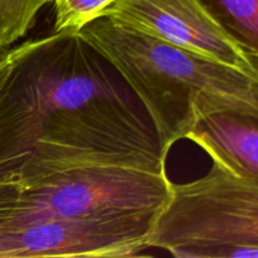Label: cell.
I'll use <instances>...</instances> for the list:
<instances>
[{
	"mask_svg": "<svg viewBox=\"0 0 258 258\" xmlns=\"http://www.w3.org/2000/svg\"><path fill=\"white\" fill-rule=\"evenodd\" d=\"M185 139L224 170L258 179V97L202 93L196 102V121Z\"/></svg>",
	"mask_w": 258,
	"mask_h": 258,
	"instance_id": "52a82bcc",
	"label": "cell"
},
{
	"mask_svg": "<svg viewBox=\"0 0 258 258\" xmlns=\"http://www.w3.org/2000/svg\"><path fill=\"white\" fill-rule=\"evenodd\" d=\"M113 0H50L54 7L53 33L78 32L96 19Z\"/></svg>",
	"mask_w": 258,
	"mask_h": 258,
	"instance_id": "30bf717a",
	"label": "cell"
},
{
	"mask_svg": "<svg viewBox=\"0 0 258 258\" xmlns=\"http://www.w3.org/2000/svg\"><path fill=\"white\" fill-rule=\"evenodd\" d=\"M160 213L53 219L0 228V258L138 256L148 248L146 241Z\"/></svg>",
	"mask_w": 258,
	"mask_h": 258,
	"instance_id": "5b68a950",
	"label": "cell"
},
{
	"mask_svg": "<svg viewBox=\"0 0 258 258\" xmlns=\"http://www.w3.org/2000/svg\"><path fill=\"white\" fill-rule=\"evenodd\" d=\"M22 193V186L13 181H0V226L15 209Z\"/></svg>",
	"mask_w": 258,
	"mask_h": 258,
	"instance_id": "7c38bea8",
	"label": "cell"
},
{
	"mask_svg": "<svg viewBox=\"0 0 258 258\" xmlns=\"http://www.w3.org/2000/svg\"><path fill=\"white\" fill-rule=\"evenodd\" d=\"M50 0H0V52L24 37Z\"/></svg>",
	"mask_w": 258,
	"mask_h": 258,
	"instance_id": "9c48e42d",
	"label": "cell"
},
{
	"mask_svg": "<svg viewBox=\"0 0 258 258\" xmlns=\"http://www.w3.org/2000/svg\"><path fill=\"white\" fill-rule=\"evenodd\" d=\"M146 247L179 258L258 257V179L213 163L202 178L173 183Z\"/></svg>",
	"mask_w": 258,
	"mask_h": 258,
	"instance_id": "3957f363",
	"label": "cell"
},
{
	"mask_svg": "<svg viewBox=\"0 0 258 258\" xmlns=\"http://www.w3.org/2000/svg\"><path fill=\"white\" fill-rule=\"evenodd\" d=\"M78 34L101 53L135 92L159 135L163 153L184 140L204 92L258 97V78L158 38L97 17Z\"/></svg>",
	"mask_w": 258,
	"mask_h": 258,
	"instance_id": "7a4b0ae2",
	"label": "cell"
},
{
	"mask_svg": "<svg viewBox=\"0 0 258 258\" xmlns=\"http://www.w3.org/2000/svg\"><path fill=\"white\" fill-rule=\"evenodd\" d=\"M171 184L166 171L133 166L96 164L66 169L22 188L17 207L0 228L53 219L163 212Z\"/></svg>",
	"mask_w": 258,
	"mask_h": 258,
	"instance_id": "277c9868",
	"label": "cell"
},
{
	"mask_svg": "<svg viewBox=\"0 0 258 258\" xmlns=\"http://www.w3.org/2000/svg\"><path fill=\"white\" fill-rule=\"evenodd\" d=\"M33 43H34V39H29L27 42H23L22 44L17 45V47L7 48V49L0 52V93H2L3 88L5 87L10 76L13 75L20 60L30 50Z\"/></svg>",
	"mask_w": 258,
	"mask_h": 258,
	"instance_id": "8fae6325",
	"label": "cell"
},
{
	"mask_svg": "<svg viewBox=\"0 0 258 258\" xmlns=\"http://www.w3.org/2000/svg\"><path fill=\"white\" fill-rule=\"evenodd\" d=\"M241 49L258 60V0H198Z\"/></svg>",
	"mask_w": 258,
	"mask_h": 258,
	"instance_id": "ba28073f",
	"label": "cell"
},
{
	"mask_svg": "<svg viewBox=\"0 0 258 258\" xmlns=\"http://www.w3.org/2000/svg\"><path fill=\"white\" fill-rule=\"evenodd\" d=\"M141 101L78 32L34 39L0 93V181L22 188L85 165L165 170Z\"/></svg>",
	"mask_w": 258,
	"mask_h": 258,
	"instance_id": "6da1fadb",
	"label": "cell"
},
{
	"mask_svg": "<svg viewBox=\"0 0 258 258\" xmlns=\"http://www.w3.org/2000/svg\"><path fill=\"white\" fill-rule=\"evenodd\" d=\"M98 17L258 78V60L229 38L198 0H113Z\"/></svg>",
	"mask_w": 258,
	"mask_h": 258,
	"instance_id": "8992f818",
	"label": "cell"
}]
</instances>
